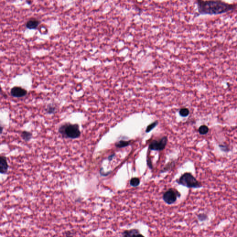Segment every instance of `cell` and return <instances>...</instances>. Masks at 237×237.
<instances>
[{
	"mask_svg": "<svg viewBox=\"0 0 237 237\" xmlns=\"http://www.w3.org/2000/svg\"><path fill=\"white\" fill-rule=\"evenodd\" d=\"M198 12L201 15H216L232 11L236 8L235 4H229L221 1H196Z\"/></svg>",
	"mask_w": 237,
	"mask_h": 237,
	"instance_id": "obj_1",
	"label": "cell"
},
{
	"mask_svg": "<svg viewBox=\"0 0 237 237\" xmlns=\"http://www.w3.org/2000/svg\"><path fill=\"white\" fill-rule=\"evenodd\" d=\"M59 132L63 138L66 139H77L81 135L79 126L76 124L65 123L59 127Z\"/></svg>",
	"mask_w": 237,
	"mask_h": 237,
	"instance_id": "obj_2",
	"label": "cell"
},
{
	"mask_svg": "<svg viewBox=\"0 0 237 237\" xmlns=\"http://www.w3.org/2000/svg\"><path fill=\"white\" fill-rule=\"evenodd\" d=\"M176 182L178 185L188 188H200L202 187L201 183L199 182L193 175L189 172L184 173L178 179L176 180Z\"/></svg>",
	"mask_w": 237,
	"mask_h": 237,
	"instance_id": "obj_3",
	"label": "cell"
},
{
	"mask_svg": "<svg viewBox=\"0 0 237 237\" xmlns=\"http://www.w3.org/2000/svg\"><path fill=\"white\" fill-rule=\"evenodd\" d=\"M181 195L178 191L175 188H169L164 193L163 195V200L168 205L174 204L180 198Z\"/></svg>",
	"mask_w": 237,
	"mask_h": 237,
	"instance_id": "obj_4",
	"label": "cell"
},
{
	"mask_svg": "<svg viewBox=\"0 0 237 237\" xmlns=\"http://www.w3.org/2000/svg\"><path fill=\"white\" fill-rule=\"evenodd\" d=\"M168 142L167 137L164 136L158 140H154L149 145V149L152 151H160L165 149Z\"/></svg>",
	"mask_w": 237,
	"mask_h": 237,
	"instance_id": "obj_5",
	"label": "cell"
},
{
	"mask_svg": "<svg viewBox=\"0 0 237 237\" xmlns=\"http://www.w3.org/2000/svg\"><path fill=\"white\" fill-rule=\"evenodd\" d=\"M27 94V91L25 89L19 86H15L10 90V94L15 98L23 97Z\"/></svg>",
	"mask_w": 237,
	"mask_h": 237,
	"instance_id": "obj_6",
	"label": "cell"
},
{
	"mask_svg": "<svg viewBox=\"0 0 237 237\" xmlns=\"http://www.w3.org/2000/svg\"><path fill=\"white\" fill-rule=\"evenodd\" d=\"M122 237H145L137 229H131L124 230L122 233Z\"/></svg>",
	"mask_w": 237,
	"mask_h": 237,
	"instance_id": "obj_7",
	"label": "cell"
},
{
	"mask_svg": "<svg viewBox=\"0 0 237 237\" xmlns=\"http://www.w3.org/2000/svg\"><path fill=\"white\" fill-rule=\"evenodd\" d=\"M8 168L7 157L0 155V174H6L8 172Z\"/></svg>",
	"mask_w": 237,
	"mask_h": 237,
	"instance_id": "obj_8",
	"label": "cell"
},
{
	"mask_svg": "<svg viewBox=\"0 0 237 237\" xmlns=\"http://www.w3.org/2000/svg\"><path fill=\"white\" fill-rule=\"evenodd\" d=\"M40 21L35 18H31L26 22L25 26L27 29L30 30L36 29L39 26Z\"/></svg>",
	"mask_w": 237,
	"mask_h": 237,
	"instance_id": "obj_9",
	"label": "cell"
},
{
	"mask_svg": "<svg viewBox=\"0 0 237 237\" xmlns=\"http://www.w3.org/2000/svg\"><path fill=\"white\" fill-rule=\"evenodd\" d=\"M32 134L31 132L27 131H23L21 134L22 139L25 142H29L32 138Z\"/></svg>",
	"mask_w": 237,
	"mask_h": 237,
	"instance_id": "obj_10",
	"label": "cell"
},
{
	"mask_svg": "<svg viewBox=\"0 0 237 237\" xmlns=\"http://www.w3.org/2000/svg\"><path fill=\"white\" fill-rule=\"evenodd\" d=\"M140 183H141V181L139 178H132L130 181V185L134 187H138L140 185Z\"/></svg>",
	"mask_w": 237,
	"mask_h": 237,
	"instance_id": "obj_11",
	"label": "cell"
},
{
	"mask_svg": "<svg viewBox=\"0 0 237 237\" xmlns=\"http://www.w3.org/2000/svg\"><path fill=\"white\" fill-rule=\"evenodd\" d=\"M130 141H121L118 142L115 144V146L118 148H123L127 147L130 144Z\"/></svg>",
	"mask_w": 237,
	"mask_h": 237,
	"instance_id": "obj_12",
	"label": "cell"
},
{
	"mask_svg": "<svg viewBox=\"0 0 237 237\" xmlns=\"http://www.w3.org/2000/svg\"><path fill=\"white\" fill-rule=\"evenodd\" d=\"M199 134L201 135H206L208 133L209 128L206 125H202L198 129Z\"/></svg>",
	"mask_w": 237,
	"mask_h": 237,
	"instance_id": "obj_13",
	"label": "cell"
},
{
	"mask_svg": "<svg viewBox=\"0 0 237 237\" xmlns=\"http://www.w3.org/2000/svg\"><path fill=\"white\" fill-rule=\"evenodd\" d=\"M158 124V121L157 120H156L153 123H151L147 127V129L145 130V132L147 133H150L151 130H153L157 126Z\"/></svg>",
	"mask_w": 237,
	"mask_h": 237,
	"instance_id": "obj_14",
	"label": "cell"
},
{
	"mask_svg": "<svg viewBox=\"0 0 237 237\" xmlns=\"http://www.w3.org/2000/svg\"><path fill=\"white\" fill-rule=\"evenodd\" d=\"M179 114L181 117H187L189 114V109L187 108H181L179 110Z\"/></svg>",
	"mask_w": 237,
	"mask_h": 237,
	"instance_id": "obj_15",
	"label": "cell"
},
{
	"mask_svg": "<svg viewBox=\"0 0 237 237\" xmlns=\"http://www.w3.org/2000/svg\"><path fill=\"white\" fill-rule=\"evenodd\" d=\"M56 110V107L52 104H49V105L47 106L46 109V112L48 114H52L55 112Z\"/></svg>",
	"mask_w": 237,
	"mask_h": 237,
	"instance_id": "obj_16",
	"label": "cell"
},
{
	"mask_svg": "<svg viewBox=\"0 0 237 237\" xmlns=\"http://www.w3.org/2000/svg\"><path fill=\"white\" fill-rule=\"evenodd\" d=\"M175 164V161H171V162H169V163L167 164V165L164 167V169L161 171V173L169 171L170 169H171V168L173 166H174Z\"/></svg>",
	"mask_w": 237,
	"mask_h": 237,
	"instance_id": "obj_17",
	"label": "cell"
},
{
	"mask_svg": "<svg viewBox=\"0 0 237 237\" xmlns=\"http://www.w3.org/2000/svg\"><path fill=\"white\" fill-rule=\"evenodd\" d=\"M207 215L206 214H201L198 215V218L199 221H201V222H203V221H205L207 218Z\"/></svg>",
	"mask_w": 237,
	"mask_h": 237,
	"instance_id": "obj_18",
	"label": "cell"
},
{
	"mask_svg": "<svg viewBox=\"0 0 237 237\" xmlns=\"http://www.w3.org/2000/svg\"><path fill=\"white\" fill-rule=\"evenodd\" d=\"M147 164L148 166L149 167L150 169H153V165H152V162H151V158L150 157H148L147 159Z\"/></svg>",
	"mask_w": 237,
	"mask_h": 237,
	"instance_id": "obj_19",
	"label": "cell"
},
{
	"mask_svg": "<svg viewBox=\"0 0 237 237\" xmlns=\"http://www.w3.org/2000/svg\"><path fill=\"white\" fill-rule=\"evenodd\" d=\"M220 148H221V149L222 150V151H225V152H226V151H229V148L227 147H226V146L220 145Z\"/></svg>",
	"mask_w": 237,
	"mask_h": 237,
	"instance_id": "obj_20",
	"label": "cell"
},
{
	"mask_svg": "<svg viewBox=\"0 0 237 237\" xmlns=\"http://www.w3.org/2000/svg\"><path fill=\"white\" fill-rule=\"evenodd\" d=\"M65 234H66V237H73V233L69 231L66 232Z\"/></svg>",
	"mask_w": 237,
	"mask_h": 237,
	"instance_id": "obj_21",
	"label": "cell"
},
{
	"mask_svg": "<svg viewBox=\"0 0 237 237\" xmlns=\"http://www.w3.org/2000/svg\"><path fill=\"white\" fill-rule=\"evenodd\" d=\"M0 95H1V96L4 97L7 96L6 94H5L3 90H2V88L1 86V84H0Z\"/></svg>",
	"mask_w": 237,
	"mask_h": 237,
	"instance_id": "obj_22",
	"label": "cell"
},
{
	"mask_svg": "<svg viewBox=\"0 0 237 237\" xmlns=\"http://www.w3.org/2000/svg\"><path fill=\"white\" fill-rule=\"evenodd\" d=\"M3 130H4L3 126L0 123V134H1L3 133Z\"/></svg>",
	"mask_w": 237,
	"mask_h": 237,
	"instance_id": "obj_23",
	"label": "cell"
},
{
	"mask_svg": "<svg viewBox=\"0 0 237 237\" xmlns=\"http://www.w3.org/2000/svg\"><path fill=\"white\" fill-rule=\"evenodd\" d=\"M114 155H112L111 156L109 157V158H108V159H109V160H111L112 159L113 157V156H114Z\"/></svg>",
	"mask_w": 237,
	"mask_h": 237,
	"instance_id": "obj_24",
	"label": "cell"
},
{
	"mask_svg": "<svg viewBox=\"0 0 237 237\" xmlns=\"http://www.w3.org/2000/svg\"><path fill=\"white\" fill-rule=\"evenodd\" d=\"M26 2L27 4H30V5L32 4V1H26Z\"/></svg>",
	"mask_w": 237,
	"mask_h": 237,
	"instance_id": "obj_25",
	"label": "cell"
}]
</instances>
